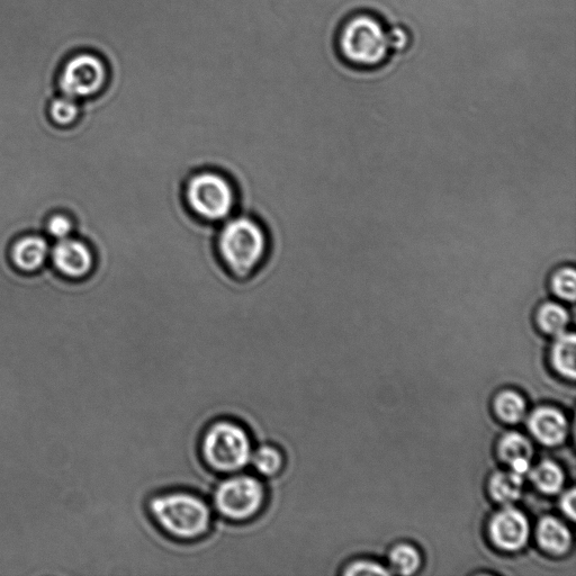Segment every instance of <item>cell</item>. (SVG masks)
<instances>
[{
	"label": "cell",
	"mask_w": 576,
	"mask_h": 576,
	"mask_svg": "<svg viewBox=\"0 0 576 576\" xmlns=\"http://www.w3.org/2000/svg\"><path fill=\"white\" fill-rule=\"evenodd\" d=\"M335 48L347 67L371 74L386 67L394 57L389 24L381 16L367 11L350 14L341 22Z\"/></svg>",
	"instance_id": "2"
},
{
	"label": "cell",
	"mask_w": 576,
	"mask_h": 576,
	"mask_svg": "<svg viewBox=\"0 0 576 576\" xmlns=\"http://www.w3.org/2000/svg\"><path fill=\"white\" fill-rule=\"evenodd\" d=\"M221 224L215 249L224 269L238 279L255 275L269 252L264 225L248 215H232Z\"/></svg>",
	"instance_id": "3"
},
{
	"label": "cell",
	"mask_w": 576,
	"mask_h": 576,
	"mask_svg": "<svg viewBox=\"0 0 576 576\" xmlns=\"http://www.w3.org/2000/svg\"><path fill=\"white\" fill-rule=\"evenodd\" d=\"M494 412L497 417L508 425H516L524 419L527 403L522 396L511 390L502 391L494 399Z\"/></svg>",
	"instance_id": "19"
},
{
	"label": "cell",
	"mask_w": 576,
	"mask_h": 576,
	"mask_svg": "<svg viewBox=\"0 0 576 576\" xmlns=\"http://www.w3.org/2000/svg\"><path fill=\"white\" fill-rule=\"evenodd\" d=\"M575 498V490L572 488L563 494L560 502V506L564 512V515L567 518H570L572 521L575 520Z\"/></svg>",
	"instance_id": "26"
},
{
	"label": "cell",
	"mask_w": 576,
	"mask_h": 576,
	"mask_svg": "<svg viewBox=\"0 0 576 576\" xmlns=\"http://www.w3.org/2000/svg\"><path fill=\"white\" fill-rule=\"evenodd\" d=\"M421 563L418 549L409 544L396 545L390 552V564L395 573L412 575L420 569Z\"/></svg>",
	"instance_id": "20"
},
{
	"label": "cell",
	"mask_w": 576,
	"mask_h": 576,
	"mask_svg": "<svg viewBox=\"0 0 576 576\" xmlns=\"http://www.w3.org/2000/svg\"><path fill=\"white\" fill-rule=\"evenodd\" d=\"M79 105L76 99L63 95L54 99L50 106V115L54 123L60 126L74 124L79 117Z\"/></svg>",
	"instance_id": "22"
},
{
	"label": "cell",
	"mask_w": 576,
	"mask_h": 576,
	"mask_svg": "<svg viewBox=\"0 0 576 576\" xmlns=\"http://www.w3.org/2000/svg\"><path fill=\"white\" fill-rule=\"evenodd\" d=\"M197 448L206 470L225 476L243 472L250 466L255 444L243 423L220 418L204 428Z\"/></svg>",
	"instance_id": "4"
},
{
	"label": "cell",
	"mask_w": 576,
	"mask_h": 576,
	"mask_svg": "<svg viewBox=\"0 0 576 576\" xmlns=\"http://www.w3.org/2000/svg\"><path fill=\"white\" fill-rule=\"evenodd\" d=\"M528 428L539 443L558 446L569 434V423L564 414L552 407H540L530 414Z\"/></svg>",
	"instance_id": "10"
},
{
	"label": "cell",
	"mask_w": 576,
	"mask_h": 576,
	"mask_svg": "<svg viewBox=\"0 0 576 576\" xmlns=\"http://www.w3.org/2000/svg\"><path fill=\"white\" fill-rule=\"evenodd\" d=\"M492 543L502 551L516 552L529 540L530 525L525 513L506 506L495 513L489 524Z\"/></svg>",
	"instance_id": "8"
},
{
	"label": "cell",
	"mask_w": 576,
	"mask_h": 576,
	"mask_svg": "<svg viewBox=\"0 0 576 576\" xmlns=\"http://www.w3.org/2000/svg\"><path fill=\"white\" fill-rule=\"evenodd\" d=\"M184 201L189 213L206 223H222L236 210L237 189L232 180L218 170L204 169L188 178Z\"/></svg>",
	"instance_id": "6"
},
{
	"label": "cell",
	"mask_w": 576,
	"mask_h": 576,
	"mask_svg": "<svg viewBox=\"0 0 576 576\" xmlns=\"http://www.w3.org/2000/svg\"><path fill=\"white\" fill-rule=\"evenodd\" d=\"M552 292L563 301L573 302L576 296V273L572 267L557 269L549 281Z\"/></svg>",
	"instance_id": "21"
},
{
	"label": "cell",
	"mask_w": 576,
	"mask_h": 576,
	"mask_svg": "<svg viewBox=\"0 0 576 576\" xmlns=\"http://www.w3.org/2000/svg\"><path fill=\"white\" fill-rule=\"evenodd\" d=\"M529 477L536 488L545 494L560 493L565 484L562 468L552 461H544L530 471Z\"/></svg>",
	"instance_id": "18"
},
{
	"label": "cell",
	"mask_w": 576,
	"mask_h": 576,
	"mask_svg": "<svg viewBox=\"0 0 576 576\" xmlns=\"http://www.w3.org/2000/svg\"><path fill=\"white\" fill-rule=\"evenodd\" d=\"M48 255V242L39 236H29L18 240L12 250L14 265L26 273H33L40 269Z\"/></svg>",
	"instance_id": "13"
},
{
	"label": "cell",
	"mask_w": 576,
	"mask_h": 576,
	"mask_svg": "<svg viewBox=\"0 0 576 576\" xmlns=\"http://www.w3.org/2000/svg\"><path fill=\"white\" fill-rule=\"evenodd\" d=\"M575 348L574 333H562L557 336L552 347V365L558 373L570 380L575 378Z\"/></svg>",
	"instance_id": "16"
},
{
	"label": "cell",
	"mask_w": 576,
	"mask_h": 576,
	"mask_svg": "<svg viewBox=\"0 0 576 576\" xmlns=\"http://www.w3.org/2000/svg\"><path fill=\"white\" fill-rule=\"evenodd\" d=\"M268 500V488L261 477L240 472L225 475L216 483L211 506L223 520L243 525L260 517Z\"/></svg>",
	"instance_id": "5"
},
{
	"label": "cell",
	"mask_w": 576,
	"mask_h": 576,
	"mask_svg": "<svg viewBox=\"0 0 576 576\" xmlns=\"http://www.w3.org/2000/svg\"><path fill=\"white\" fill-rule=\"evenodd\" d=\"M74 230V224L66 215H54L49 220L48 232L51 237L57 240H63L70 237V234Z\"/></svg>",
	"instance_id": "25"
},
{
	"label": "cell",
	"mask_w": 576,
	"mask_h": 576,
	"mask_svg": "<svg viewBox=\"0 0 576 576\" xmlns=\"http://www.w3.org/2000/svg\"><path fill=\"white\" fill-rule=\"evenodd\" d=\"M389 39L393 56L407 54L414 47L411 31L402 24L389 25Z\"/></svg>",
	"instance_id": "23"
},
{
	"label": "cell",
	"mask_w": 576,
	"mask_h": 576,
	"mask_svg": "<svg viewBox=\"0 0 576 576\" xmlns=\"http://www.w3.org/2000/svg\"><path fill=\"white\" fill-rule=\"evenodd\" d=\"M537 542L545 552L560 556L569 552L573 538L569 528L554 517H544L536 529Z\"/></svg>",
	"instance_id": "12"
},
{
	"label": "cell",
	"mask_w": 576,
	"mask_h": 576,
	"mask_svg": "<svg viewBox=\"0 0 576 576\" xmlns=\"http://www.w3.org/2000/svg\"><path fill=\"white\" fill-rule=\"evenodd\" d=\"M110 79V65L101 54L85 51L75 54L65 63L59 86L63 95L77 101L103 93Z\"/></svg>",
	"instance_id": "7"
},
{
	"label": "cell",
	"mask_w": 576,
	"mask_h": 576,
	"mask_svg": "<svg viewBox=\"0 0 576 576\" xmlns=\"http://www.w3.org/2000/svg\"><path fill=\"white\" fill-rule=\"evenodd\" d=\"M522 488H524L522 475L512 471L495 473L489 482L492 499L502 506H511L517 502L521 497Z\"/></svg>",
	"instance_id": "15"
},
{
	"label": "cell",
	"mask_w": 576,
	"mask_h": 576,
	"mask_svg": "<svg viewBox=\"0 0 576 576\" xmlns=\"http://www.w3.org/2000/svg\"><path fill=\"white\" fill-rule=\"evenodd\" d=\"M534 449L530 440L519 432H508L498 444V455L512 472L524 475L530 471Z\"/></svg>",
	"instance_id": "11"
},
{
	"label": "cell",
	"mask_w": 576,
	"mask_h": 576,
	"mask_svg": "<svg viewBox=\"0 0 576 576\" xmlns=\"http://www.w3.org/2000/svg\"><path fill=\"white\" fill-rule=\"evenodd\" d=\"M54 266L59 272L72 279L87 277L95 265V257L87 243L76 239L60 240L52 251Z\"/></svg>",
	"instance_id": "9"
},
{
	"label": "cell",
	"mask_w": 576,
	"mask_h": 576,
	"mask_svg": "<svg viewBox=\"0 0 576 576\" xmlns=\"http://www.w3.org/2000/svg\"><path fill=\"white\" fill-rule=\"evenodd\" d=\"M146 510L152 524L174 542L196 543L209 536L213 528L211 503L192 490L169 489L152 494Z\"/></svg>",
	"instance_id": "1"
},
{
	"label": "cell",
	"mask_w": 576,
	"mask_h": 576,
	"mask_svg": "<svg viewBox=\"0 0 576 576\" xmlns=\"http://www.w3.org/2000/svg\"><path fill=\"white\" fill-rule=\"evenodd\" d=\"M569 313L561 304L546 302L536 312V323L540 331L548 336H560L569 324Z\"/></svg>",
	"instance_id": "17"
},
{
	"label": "cell",
	"mask_w": 576,
	"mask_h": 576,
	"mask_svg": "<svg viewBox=\"0 0 576 576\" xmlns=\"http://www.w3.org/2000/svg\"><path fill=\"white\" fill-rule=\"evenodd\" d=\"M342 574L347 576H356V575H391L392 572L389 569H386L385 566L381 565L380 563L372 562V561H356L354 563L349 564L346 567V570L342 572Z\"/></svg>",
	"instance_id": "24"
},
{
	"label": "cell",
	"mask_w": 576,
	"mask_h": 576,
	"mask_svg": "<svg viewBox=\"0 0 576 576\" xmlns=\"http://www.w3.org/2000/svg\"><path fill=\"white\" fill-rule=\"evenodd\" d=\"M286 465L284 450L275 444H261L252 452L250 466L261 479H276L283 474Z\"/></svg>",
	"instance_id": "14"
}]
</instances>
